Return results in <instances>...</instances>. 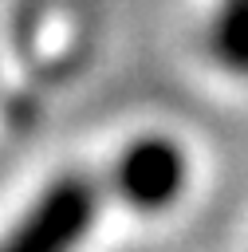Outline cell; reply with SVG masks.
<instances>
[{
  "label": "cell",
  "mask_w": 248,
  "mask_h": 252,
  "mask_svg": "<svg viewBox=\"0 0 248 252\" xmlns=\"http://www.w3.org/2000/svg\"><path fill=\"white\" fill-rule=\"evenodd\" d=\"M94 213V185L87 177H63L0 236V252H75L91 232Z\"/></svg>",
  "instance_id": "1"
},
{
  "label": "cell",
  "mask_w": 248,
  "mask_h": 252,
  "mask_svg": "<svg viewBox=\"0 0 248 252\" xmlns=\"http://www.w3.org/2000/svg\"><path fill=\"white\" fill-rule=\"evenodd\" d=\"M118 193L138 205V209H161L173 205L177 193L185 189V158L173 142L165 138H142L134 142L114 169Z\"/></svg>",
  "instance_id": "2"
},
{
  "label": "cell",
  "mask_w": 248,
  "mask_h": 252,
  "mask_svg": "<svg viewBox=\"0 0 248 252\" xmlns=\"http://www.w3.org/2000/svg\"><path fill=\"white\" fill-rule=\"evenodd\" d=\"M213 51L224 67L248 75V0H220L217 4Z\"/></svg>",
  "instance_id": "3"
}]
</instances>
